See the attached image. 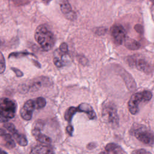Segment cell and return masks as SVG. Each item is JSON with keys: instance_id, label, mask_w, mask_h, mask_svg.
Masks as SVG:
<instances>
[{"instance_id": "cell-8", "label": "cell", "mask_w": 154, "mask_h": 154, "mask_svg": "<svg viewBox=\"0 0 154 154\" xmlns=\"http://www.w3.org/2000/svg\"><path fill=\"white\" fill-rule=\"evenodd\" d=\"M35 109L34 100L29 99L25 102L20 110L21 117L25 120H30L32 116L34 110Z\"/></svg>"}, {"instance_id": "cell-16", "label": "cell", "mask_w": 154, "mask_h": 154, "mask_svg": "<svg viewBox=\"0 0 154 154\" xmlns=\"http://www.w3.org/2000/svg\"><path fill=\"white\" fill-rule=\"evenodd\" d=\"M125 47L129 50H137L140 48V43L131 38H126L124 42Z\"/></svg>"}, {"instance_id": "cell-14", "label": "cell", "mask_w": 154, "mask_h": 154, "mask_svg": "<svg viewBox=\"0 0 154 154\" xmlns=\"http://www.w3.org/2000/svg\"><path fill=\"white\" fill-rule=\"evenodd\" d=\"M67 56V54L61 52L58 49L55 50L54 54V63L55 65L58 67H62L67 63V60L65 57Z\"/></svg>"}, {"instance_id": "cell-29", "label": "cell", "mask_w": 154, "mask_h": 154, "mask_svg": "<svg viewBox=\"0 0 154 154\" xmlns=\"http://www.w3.org/2000/svg\"><path fill=\"white\" fill-rule=\"evenodd\" d=\"M7 132L6 131V130L2 129V128H0V137H3L5 134H7Z\"/></svg>"}, {"instance_id": "cell-5", "label": "cell", "mask_w": 154, "mask_h": 154, "mask_svg": "<svg viewBox=\"0 0 154 154\" xmlns=\"http://www.w3.org/2000/svg\"><path fill=\"white\" fill-rule=\"evenodd\" d=\"M127 62L129 66L134 67L143 73L150 74L152 72L153 68L151 64L140 55H134L128 57Z\"/></svg>"}, {"instance_id": "cell-13", "label": "cell", "mask_w": 154, "mask_h": 154, "mask_svg": "<svg viewBox=\"0 0 154 154\" xmlns=\"http://www.w3.org/2000/svg\"><path fill=\"white\" fill-rule=\"evenodd\" d=\"M99 154H126L123 149L118 144L111 143H108L105 147L104 150L100 152Z\"/></svg>"}, {"instance_id": "cell-22", "label": "cell", "mask_w": 154, "mask_h": 154, "mask_svg": "<svg viewBox=\"0 0 154 154\" xmlns=\"http://www.w3.org/2000/svg\"><path fill=\"white\" fill-rule=\"evenodd\" d=\"M5 69V60L3 54L0 52V74L4 72Z\"/></svg>"}, {"instance_id": "cell-24", "label": "cell", "mask_w": 154, "mask_h": 154, "mask_svg": "<svg viewBox=\"0 0 154 154\" xmlns=\"http://www.w3.org/2000/svg\"><path fill=\"white\" fill-rule=\"evenodd\" d=\"M131 154H152V153L150 152H148L144 149H138L133 151Z\"/></svg>"}, {"instance_id": "cell-23", "label": "cell", "mask_w": 154, "mask_h": 154, "mask_svg": "<svg viewBox=\"0 0 154 154\" xmlns=\"http://www.w3.org/2000/svg\"><path fill=\"white\" fill-rule=\"evenodd\" d=\"M58 50L61 52H62L63 54H67V53H68V46H67V45L66 43H62L60 45Z\"/></svg>"}, {"instance_id": "cell-31", "label": "cell", "mask_w": 154, "mask_h": 154, "mask_svg": "<svg viewBox=\"0 0 154 154\" xmlns=\"http://www.w3.org/2000/svg\"><path fill=\"white\" fill-rule=\"evenodd\" d=\"M44 2H49L51 0H43Z\"/></svg>"}, {"instance_id": "cell-30", "label": "cell", "mask_w": 154, "mask_h": 154, "mask_svg": "<svg viewBox=\"0 0 154 154\" xmlns=\"http://www.w3.org/2000/svg\"><path fill=\"white\" fill-rule=\"evenodd\" d=\"M0 154H8V153L5 150H4L0 148Z\"/></svg>"}, {"instance_id": "cell-11", "label": "cell", "mask_w": 154, "mask_h": 154, "mask_svg": "<svg viewBox=\"0 0 154 154\" xmlns=\"http://www.w3.org/2000/svg\"><path fill=\"white\" fill-rule=\"evenodd\" d=\"M77 108V112H84L86 114L90 120H94L96 119V114L92 108V106L87 103H82L78 105Z\"/></svg>"}, {"instance_id": "cell-21", "label": "cell", "mask_w": 154, "mask_h": 154, "mask_svg": "<svg viewBox=\"0 0 154 154\" xmlns=\"http://www.w3.org/2000/svg\"><path fill=\"white\" fill-rule=\"evenodd\" d=\"M4 127L6 129V130H7L9 132H10L11 134L16 131L17 129H16L15 126L11 123H9V122H6L4 123Z\"/></svg>"}, {"instance_id": "cell-3", "label": "cell", "mask_w": 154, "mask_h": 154, "mask_svg": "<svg viewBox=\"0 0 154 154\" xmlns=\"http://www.w3.org/2000/svg\"><path fill=\"white\" fill-rule=\"evenodd\" d=\"M138 140L146 145L152 146L153 144V135L152 132L145 125L134 123L129 131Z\"/></svg>"}, {"instance_id": "cell-7", "label": "cell", "mask_w": 154, "mask_h": 154, "mask_svg": "<svg viewBox=\"0 0 154 154\" xmlns=\"http://www.w3.org/2000/svg\"><path fill=\"white\" fill-rule=\"evenodd\" d=\"M112 38L117 45H122L126 38V33L124 28L120 25H114L111 29Z\"/></svg>"}, {"instance_id": "cell-25", "label": "cell", "mask_w": 154, "mask_h": 154, "mask_svg": "<svg viewBox=\"0 0 154 154\" xmlns=\"http://www.w3.org/2000/svg\"><path fill=\"white\" fill-rule=\"evenodd\" d=\"M11 69H12L13 71L15 73L17 77H21V76H23V73H22V72H21L20 70H19V69H16V68H14V67L11 68Z\"/></svg>"}, {"instance_id": "cell-15", "label": "cell", "mask_w": 154, "mask_h": 154, "mask_svg": "<svg viewBox=\"0 0 154 154\" xmlns=\"http://www.w3.org/2000/svg\"><path fill=\"white\" fill-rule=\"evenodd\" d=\"M11 135L19 145L26 146L28 144V140L25 135L20 133L17 130L14 131Z\"/></svg>"}, {"instance_id": "cell-20", "label": "cell", "mask_w": 154, "mask_h": 154, "mask_svg": "<svg viewBox=\"0 0 154 154\" xmlns=\"http://www.w3.org/2000/svg\"><path fill=\"white\" fill-rule=\"evenodd\" d=\"M28 55H33L32 54L29 53L28 52H13L10 54L9 58L10 57H15V58H18V57H21L23 56H26Z\"/></svg>"}, {"instance_id": "cell-12", "label": "cell", "mask_w": 154, "mask_h": 154, "mask_svg": "<svg viewBox=\"0 0 154 154\" xmlns=\"http://www.w3.org/2000/svg\"><path fill=\"white\" fill-rule=\"evenodd\" d=\"M60 9L61 12L66 17L71 20L76 18V14L72 10L71 6L67 0H63L60 4Z\"/></svg>"}, {"instance_id": "cell-10", "label": "cell", "mask_w": 154, "mask_h": 154, "mask_svg": "<svg viewBox=\"0 0 154 154\" xmlns=\"http://www.w3.org/2000/svg\"><path fill=\"white\" fill-rule=\"evenodd\" d=\"M30 154H55L49 145L41 143L34 145L30 150Z\"/></svg>"}, {"instance_id": "cell-2", "label": "cell", "mask_w": 154, "mask_h": 154, "mask_svg": "<svg viewBox=\"0 0 154 154\" xmlns=\"http://www.w3.org/2000/svg\"><path fill=\"white\" fill-rule=\"evenodd\" d=\"M102 118L111 128H117L119 125V117L116 105L111 102H105L102 106Z\"/></svg>"}, {"instance_id": "cell-19", "label": "cell", "mask_w": 154, "mask_h": 154, "mask_svg": "<svg viewBox=\"0 0 154 154\" xmlns=\"http://www.w3.org/2000/svg\"><path fill=\"white\" fill-rule=\"evenodd\" d=\"M35 109H41L45 106L46 104V101L45 98L42 97H38L34 99Z\"/></svg>"}, {"instance_id": "cell-6", "label": "cell", "mask_w": 154, "mask_h": 154, "mask_svg": "<svg viewBox=\"0 0 154 154\" xmlns=\"http://www.w3.org/2000/svg\"><path fill=\"white\" fill-rule=\"evenodd\" d=\"M17 109V103L7 97H0V113L7 119L14 117Z\"/></svg>"}, {"instance_id": "cell-4", "label": "cell", "mask_w": 154, "mask_h": 154, "mask_svg": "<svg viewBox=\"0 0 154 154\" xmlns=\"http://www.w3.org/2000/svg\"><path fill=\"white\" fill-rule=\"evenodd\" d=\"M152 97V93L148 90L138 92L132 94L129 100L128 106L129 112L133 114H137L139 111V104L141 102H147Z\"/></svg>"}, {"instance_id": "cell-17", "label": "cell", "mask_w": 154, "mask_h": 154, "mask_svg": "<svg viewBox=\"0 0 154 154\" xmlns=\"http://www.w3.org/2000/svg\"><path fill=\"white\" fill-rule=\"evenodd\" d=\"M2 137L4 139V146L5 147H7L9 149H13L14 147H15V146H16L15 141L13 139L12 136L10 134L7 132Z\"/></svg>"}, {"instance_id": "cell-27", "label": "cell", "mask_w": 154, "mask_h": 154, "mask_svg": "<svg viewBox=\"0 0 154 154\" xmlns=\"http://www.w3.org/2000/svg\"><path fill=\"white\" fill-rule=\"evenodd\" d=\"M8 120H9L8 119L5 118L2 114L0 113V123H6V122H8Z\"/></svg>"}, {"instance_id": "cell-26", "label": "cell", "mask_w": 154, "mask_h": 154, "mask_svg": "<svg viewBox=\"0 0 154 154\" xmlns=\"http://www.w3.org/2000/svg\"><path fill=\"white\" fill-rule=\"evenodd\" d=\"M66 131H67V132L69 134V135L72 136V134H73V126H72L71 125H68V126L66 127Z\"/></svg>"}, {"instance_id": "cell-28", "label": "cell", "mask_w": 154, "mask_h": 154, "mask_svg": "<svg viewBox=\"0 0 154 154\" xmlns=\"http://www.w3.org/2000/svg\"><path fill=\"white\" fill-rule=\"evenodd\" d=\"M96 145L95 143H89V144L87 145V147L88 149H93L94 148L96 147Z\"/></svg>"}, {"instance_id": "cell-9", "label": "cell", "mask_w": 154, "mask_h": 154, "mask_svg": "<svg viewBox=\"0 0 154 154\" xmlns=\"http://www.w3.org/2000/svg\"><path fill=\"white\" fill-rule=\"evenodd\" d=\"M38 128H37V127L32 126L31 129L32 135L39 143L50 145L52 143V139L49 136L42 134L41 132L42 130Z\"/></svg>"}, {"instance_id": "cell-1", "label": "cell", "mask_w": 154, "mask_h": 154, "mask_svg": "<svg viewBox=\"0 0 154 154\" xmlns=\"http://www.w3.org/2000/svg\"><path fill=\"white\" fill-rule=\"evenodd\" d=\"M34 37L37 43L45 51L51 50L55 43L54 34L43 25L37 26L34 33Z\"/></svg>"}, {"instance_id": "cell-18", "label": "cell", "mask_w": 154, "mask_h": 154, "mask_svg": "<svg viewBox=\"0 0 154 154\" xmlns=\"http://www.w3.org/2000/svg\"><path fill=\"white\" fill-rule=\"evenodd\" d=\"M76 112H78L76 107L70 106V107L68 108L67 109V110L66 111V112H64V119L69 123H70L73 116Z\"/></svg>"}]
</instances>
